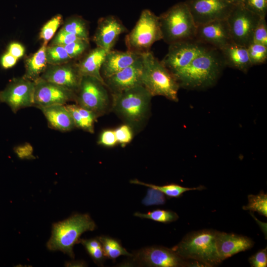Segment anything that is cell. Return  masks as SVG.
Masks as SVG:
<instances>
[{
  "mask_svg": "<svg viewBox=\"0 0 267 267\" xmlns=\"http://www.w3.org/2000/svg\"><path fill=\"white\" fill-rule=\"evenodd\" d=\"M127 31V28L117 17L108 15L98 20L93 41L96 46L108 51L112 50L119 36Z\"/></svg>",
  "mask_w": 267,
  "mask_h": 267,
  "instance_id": "17",
  "label": "cell"
},
{
  "mask_svg": "<svg viewBox=\"0 0 267 267\" xmlns=\"http://www.w3.org/2000/svg\"><path fill=\"white\" fill-rule=\"evenodd\" d=\"M35 83L34 106L38 108L75 101L76 93L73 91L40 77Z\"/></svg>",
  "mask_w": 267,
  "mask_h": 267,
  "instance_id": "14",
  "label": "cell"
},
{
  "mask_svg": "<svg viewBox=\"0 0 267 267\" xmlns=\"http://www.w3.org/2000/svg\"><path fill=\"white\" fill-rule=\"evenodd\" d=\"M261 18L241 5L234 4L226 19L232 42L247 47L253 43L254 31Z\"/></svg>",
  "mask_w": 267,
  "mask_h": 267,
  "instance_id": "8",
  "label": "cell"
},
{
  "mask_svg": "<svg viewBox=\"0 0 267 267\" xmlns=\"http://www.w3.org/2000/svg\"><path fill=\"white\" fill-rule=\"evenodd\" d=\"M236 4L241 5L260 17H266L267 0H240Z\"/></svg>",
  "mask_w": 267,
  "mask_h": 267,
  "instance_id": "35",
  "label": "cell"
},
{
  "mask_svg": "<svg viewBox=\"0 0 267 267\" xmlns=\"http://www.w3.org/2000/svg\"><path fill=\"white\" fill-rule=\"evenodd\" d=\"M133 261L142 266L154 267H189V261L183 259L172 249L159 246L147 247L133 254Z\"/></svg>",
  "mask_w": 267,
  "mask_h": 267,
  "instance_id": "12",
  "label": "cell"
},
{
  "mask_svg": "<svg viewBox=\"0 0 267 267\" xmlns=\"http://www.w3.org/2000/svg\"><path fill=\"white\" fill-rule=\"evenodd\" d=\"M35 81L14 78L0 91V102L6 104L16 113L22 108L34 106Z\"/></svg>",
  "mask_w": 267,
  "mask_h": 267,
  "instance_id": "11",
  "label": "cell"
},
{
  "mask_svg": "<svg viewBox=\"0 0 267 267\" xmlns=\"http://www.w3.org/2000/svg\"><path fill=\"white\" fill-rule=\"evenodd\" d=\"M100 241L105 256L114 260L121 256L132 257L133 254L129 253L116 240L110 237L101 236L97 238Z\"/></svg>",
  "mask_w": 267,
  "mask_h": 267,
  "instance_id": "27",
  "label": "cell"
},
{
  "mask_svg": "<svg viewBox=\"0 0 267 267\" xmlns=\"http://www.w3.org/2000/svg\"><path fill=\"white\" fill-rule=\"evenodd\" d=\"M141 56L142 86L152 96L160 95L177 101L180 87L175 77L150 50Z\"/></svg>",
  "mask_w": 267,
  "mask_h": 267,
  "instance_id": "3",
  "label": "cell"
},
{
  "mask_svg": "<svg viewBox=\"0 0 267 267\" xmlns=\"http://www.w3.org/2000/svg\"><path fill=\"white\" fill-rule=\"evenodd\" d=\"M216 245L220 259L222 261L239 252L251 249L254 242L245 236L217 231Z\"/></svg>",
  "mask_w": 267,
  "mask_h": 267,
  "instance_id": "19",
  "label": "cell"
},
{
  "mask_svg": "<svg viewBox=\"0 0 267 267\" xmlns=\"http://www.w3.org/2000/svg\"><path fill=\"white\" fill-rule=\"evenodd\" d=\"M47 63L49 65H58L72 61L63 46L50 45L45 50Z\"/></svg>",
  "mask_w": 267,
  "mask_h": 267,
  "instance_id": "29",
  "label": "cell"
},
{
  "mask_svg": "<svg viewBox=\"0 0 267 267\" xmlns=\"http://www.w3.org/2000/svg\"><path fill=\"white\" fill-rule=\"evenodd\" d=\"M225 67L220 50L208 46L175 78L180 87L205 89L216 84Z\"/></svg>",
  "mask_w": 267,
  "mask_h": 267,
  "instance_id": "1",
  "label": "cell"
},
{
  "mask_svg": "<svg viewBox=\"0 0 267 267\" xmlns=\"http://www.w3.org/2000/svg\"><path fill=\"white\" fill-rule=\"evenodd\" d=\"M7 52L14 57L19 59L22 57L24 54L25 48L20 44L13 42L9 45Z\"/></svg>",
  "mask_w": 267,
  "mask_h": 267,
  "instance_id": "42",
  "label": "cell"
},
{
  "mask_svg": "<svg viewBox=\"0 0 267 267\" xmlns=\"http://www.w3.org/2000/svg\"><path fill=\"white\" fill-rule=\"evenodd\" d=\"M227 0L235 4L237 3L240 0Z\"/></svg>",
  "mask_w": 267,
  "mask_h": 267,
  "instance_id": "45",
  "label": "cell"
},
{
  "mask_svg": "<svg viewBox=\"0 0 267 267\" xmlns=\"http://www.w3.org/2000/svg\"><path fill=\"white\" fill-rule=\"evenodd\" d=\"M95 228L96 224L89 215L75 214L53 224L51 236L46 246L49 250H59L74 258L73 247L80 242L81 235Z\"/></svg>",
  "mask_w": 267,
  "mask_h": 267,
  "instance_id": "4",
  "label": "cell"
},
{
  "mask_svg": "<svg viewBox=\"0 0 267 267\" xmlns=\"http://www.w3.org/2000/svg\"><path fill=\"white\" fill-rule=\"evenodd\" d=\"M61 29L81 39L89 41L87 22L80 16H73L68 18Z\"/></svg>",
  "mask_w": 267,
  "mask_h": 267,
  "instance_id": "28",
  "label": "cell"
},
{
  "mask_svg": "<svg viewBox=\"0 0 267 267\" xmlns=\"http://www.w3.org/2000/svg\"><path fill=\"white\" fill-rule=\"evenodd\" d=\"M249 262L252 267H266L267 266V247L250 257L249 258Z\"/></svg>",
  "mask_w": 267,
  "mask_h": 267,
  "instance_id": "40",
  "label": "cell"
},
{
  "mask_svg": "<svg viewBox=\"0 0 267 267\" xmlns=\"http://www.w3.org/2000/svg\"><path fill=\"white\" fill-rule=\"evenodd\" d=\"M140 56L141 54L128 50L108 51L101 68V74L104 80L130 66Z\"/></svg>",
  "mask_w": 267,
  "mask_h": 267,
  "instance_id": "20",
  "label": "cell"
},
{
  "mask_svg": "<svg viewBox=\"0 0 267 267\" xmlns=\"http://www.w3.org/2000/svg\"><path fill=\"white\" fill-rule=\"evenodd\" d=\"M226 67L247 73L252 65L247 48L231 42L220 49Z\"/></svg>",
  "mask_w": 267,
  "mask_h": 267,
  "instance_id": "23",
  "label": "cell"
},
{
  "mask_svg": "<svg viewBox=\"0 0 267 267\" xmlns=\"http://www.w3.org/2000/svg\"><path fill=\"white\" fill-rule=\"evenodd\" d=\"M89 46V41L80 40L64 46L70 57L73 59L81 56Z\"/></svg>",
  "mask_w": 267,
  "mask_h": 267,
  "instance_id": "36",
  "label": "cell"
},
{
  "mask_svg": "<svg viewBox=\"0 0 267 267\" xmlns=\"http://www.w3.org/2000/svg\"><path fill=\"white\" fill-rule=\"evenodd\" d=\"M159 20L162 40L168 44L195 40L196 26L185 1L171 7Z\"/></svg>",
  "mask_w": 267,
  "mask_h": 267,
  "instance_id": "5",
  "label": "cell"
},
{
  "mask_svg": "<svg viewBox=\"0 0 267 267\" xmlns=\"http://www.w3.org/2000/svg\"><path fill=\"white\" fill-rule=\"evenodd\" d=\"M61 14H57L48 20L42 28L39 38L43 41V44L47 43L54 36L58 27L62 21Z\"/></svg>",
  "mask_w": 267,
  "mask_h": 267,
  "instance_id": "33",
  "label": "cell"
},
{
  "mask_svg": "<svg viewBox=\"0 0 267 267\" xmlns=\"http://www.w3.org/2000/svg\"><path fill=\"white\" fill-rule=\"evenodd\" d=\"M253 43L267 46V24L266 18H261L254 33Z\"/></svg>",
  "mask_w": 267,
  "mask_h": 267,
  "instance_id": "37",
  "label": "cell"
},
{
  "mask_svg": "<svg viewBox=\"0 0 267 267\" xmlns=\"http://www.w3.org/2000/svg\"><path fill=\"white\" fill-rule=\"evenodd\" d=\"M74 120L76 127L90 133L94 132V124L97 116L91 111L77 104H66Z\"/></svg>",
  "mask_w": 267,
  "mask_h": 267,
  "instance_id": "25",
  "label": "cell"
},
{
  "mask_svg": "<svg viewBox=\"0 0 267 267\" xmlns=\"http://www.w3.org/2000/svg\"><path fill=\"white\" fill-rule=\"evenodd\" d=\"M195 40L219 49L232 42L226 19L217 20L196 26Z\"/></svg>",
  "mask_w": 267,
  "mask_h": 267,
  "instance_id": "16",
  "label": "cell"
},
{
  "mask_svg": "<svg viewBox=\"0 0 267 267\" xmlns=\"http://www.w3.org/2000/svg\"><path fill=\"white\" fill-rule=\"evenodd\" d=\"M142 60L141 56L130 66L104 79L106 87L113 93L142 85Z\"/></svg>",
  "mask_w": 267,
  "mask_h": 267,
  "instance_id": "18",
  "label": "cell"
},
{
  "mask_svg": "<svg viewBox=\"0 0 267 267\" xmlns=\"http://www.w3.org/2000/svg\"><path fill=\"white\" fill-rule=\"evenodd\" d=\"M131 183L142 185L151 189L160 191L170 197L177 198L181 196L183 193L186 191L195 190H202L205 188L203 186H200L197 187H185L177 184H169L165 185H156L152 184L146 183L139 181L137 179L132 180L130 181Z\"/></svg>",
  "mask_w": 267,
  "mask_h": 267,
  "instance_id": "26",
  "label": "cell"
},
{
  "mask_svg": "<svg viewBox=\"0 0 267 267\" xmlns=\"http://www.w3.org/2000/svg\"><path fill=\"white\" fill-rule=\"evenodd\" d=\"M40 78L76 93L82 76L78 64L71 61L58 65L48 64Z\"/></svg>",
  "mask_w": 267,
  "mask_h": 267,
  "instance_id": "15",
  "label": "cell"
},
{
  "mask_svg": "<svg viewBox=\"0 0 267 267\" xmlns=\"http://www.w3.org/2000/svg\"><path fill=\"white\" fill-rule=\"evenodd\" d=\"M46 119L49 127L60 132H68L76 126L66 105H53L39 108Z\"/></svg>",
  "mask_w": 267,
  "mask_h": 267,
  "instance_id": "21",
  "label": "cell"
},
{
  "mask_svg": "<svg viewBox=\"0 0 267 267\" xmlns=\"http://www.w3.org/2000/svg\"><path fill=\"white\" fill-rule=\"evenodd\" d=\"M17 60V58L7 52L2 55L0 60V64L3 69H9L16 64Z\"/></svg>",
  "mask_w": 267,
  "mask_h": 267,
  "instance_id": "43",
  "label": "cell"
},
{
  "mask_svg": "<svg viewBox=\"0 0 267 267\" xmlns=\"http://www.w3.org/2000/svg\"><path fill=\"white\" fill-rule=\"evenodd\" d=\"M247 48L252 66L261 65L266 62L267 46L252 43Z\"/></svg>",
  "mask_w": 267,
  "mask_h": 267,
  "instance_id": "34",
  "label": "cell"
},
{
  "mask_svg": "<svg viewBox=\"0 0 267 267\" xmlns=\"http://www.w3.org/2000/svg\"><path fill=\"white\" fill-rule=\"evenodd\" d=\"M216 231L203 229L189 232L172 249L183 259L197 261L203 267L217 266L222 261L217 251Z\"/></svg>",
  "mask_w": 267,
  "mask_h": 267,
  "instance_id": "2",
  "label": "cell"
},
{
  "mask_svg": "<svg viewBox=\"0 0 267 267\" xmlns=\"http://www.w3.org/2000/svg\"><path fill=\"white\" fill-rule=\"evenodd\" d=\"M185 2L196 26L226 19L234 6L227 0H186Z\"/></svg>",
  "mask_w": 267,
  "mask_h": 267,
  "instance_id": "13",
  "label": "cell"
},
{
  "mask_svg": "<svg viewBox=\"0 0 267 267\" xmlns=\"http://www.w3.org/2000/svg\"><path fill=\"white\" fill-rule=\"evenodd\" d=\"M112 96L114 110L128 125L136 127L144 121L152 96L142 85L113 93Z\"/></svg>",
  "mask_w": 267,
  "mask_h": 267,
  "instance_id": "6",
  "label": "cell"
},
{
  "mask_svg": "<svg viewBox=\"0 0 267 267\" xmlns=\"http://www.w3.org/2000/svg\"><path fill=\"white\" fill-rule=\"evenodd\" d=\"M117 142L122 145L129 143L133 137L131 127L127 124L123 125L114 130Z\"/></svg>",
  "mask_w": 267,
  "mask_h": 267,
  "instance_id": "39",
  "label": "cell"
},
{
  "mask_svg": "<svg viewBox=\"0 0 267 267\" xmlns=\"http://www.w3.org/2000/svg\"><path fill=\"white\" fill-rule=\"evenodd\" d=\"M98 143L106 146H114L117 143L114 130H106L103 131L99 138Z\"/></svg>",
  "mask_w": 267,
  "mask_h": 267,
  "instance_id": "41",
  "label": "cell"
},
{
  "mask_svg": "<svg viewBox=\"0 0 267 267\" xmlns=\"http://www.w3.org/2000/svg\"><path fill=\"white\" fill-rule=\"evenodd\" d=\"M106 85L96 78L82 76L76 92V104L94 113L97 117L103 113L109 103Z\"/></svg>",
  "mask_w": 267,
  "mask_h": 267,
  "instance_id": "9",
  "label": "cell"
},
{
  "mask_svg": "<svg viewBox=\"0 0 267 267\" xmlns=\"http://www.w3.org/2000/svg\"><path fill=\"white\" fill-rule=\"evenodd\" d=\"M85 247L87 252L97 265H102L106 258L100 241L97 238L80 239V242Z\"/></svg>",
  "mask_w": 267,
  "mask_h": 267,
  "instance_id": "32",
  "label": "cell"
},
{
  "mask_svg": "<svg viewBox=\"0 0 267 267\" xmlns=\"http://www.w3.org/2000/svg\"></svg>",
  "mask_w": 267,
  "mask_h": 267,
  "instance_id": "46",
  "label": "cell"
},
{
  "mask_svg": "<svg viewBox=\"0 0 267 267\" xmlns=\"http://www.w3.org/2000/svg\"><path fill=\"white\" fill-rule=\"evenodd\" d=\"M80 40L84 39H81L74 35L68 33L61 29L54 37L51 42L50 45H56L64 46Z\"/></svg>",
  "mask_w": 267,
  "mask_h": 267,
  "instance_id": "38",
  "label": "cell"
},
{
  "mask_svg": "<svg viewBox=\"0 0 267 267\" xmlns=\"http://www.w3.org/2000/svg\"><path fill=\"white\" fill-rule=\"evenodd\" d=\"M14 151L20 158H30L32 156V149L29 145L17 146L14 148Z\"/></svg>",
  "mask_w": 267,
  "mask_h": 267,
  "instance_id": "44",
  "label": "cell"
},
{
  "mask_svg": "<svg viewBox=\"0 0 267 267\" xmlns=\"http://www.w3.org/2000/svg\"><path fill=\"white\" fill-rule=\"evenodd\" d=\"M107 52L105 49L96 46L86 54L77 63L82 76L96 78L105 84L101 74V68Z\"/></svg>",
  "mask_w": 267,
  "mask_h": 267,
  "instance_id": "22",
  "label": "cell"
},
{
  "mask_svg": "<svg viewBox=\"0 0 267 267\" xmlns=\"http://www.w3.org/2000/svg\"><path fill=\"white\" fill-rule=\"evenodd\" d=\"M248 203L243 207L245 210L257 212L259 214L267 217V194L263 191L257 195L248 196Z\"/></svg>",
  "mask_w": 267,
  "mask_h": 267,
  "instance_id": "30",
  "label": "cell"
},
{
  "mask_svg": "<svg viewBox=\"0 0 267 267\" xmlns=\"http://www.w3.org/2000/svg\"><path fill=\"white\" fill-rule=\"evenodd\" d=\"M134 216L142 219H147L163 223H169L177 221L178 215L172 211L157 209L147 213L136 212Z\"/></svg>",
  "mask_w": 267,
  "mask_h": 267,
  "instance_id": "31",
  "label": "cell"
},
{
  "mask_svg": "<svg viewBox=\"0 0 267 267\" xmlns=\"http://www.w3.org/2000/svg\"><path fill=\"white\" fill-rule=\"evenodd\" d=\"M208 46L195 40L171 44L167 53L161 61L175 78Z\"/></svg>",
  "mask_w": 267,
  "mask_h": 267,
  "instance_id": "10",
  "label": "cell"
},
{
  "mask_svg": "<svg viewBox=\"0 0 267 267\" xmlns=\"http://www.w3.org/2000/svg\"><path fill=\"white\" fill-rule=\"evenodd\" d=\"M46 46L47 44H43L35 53L26 60L24 78L35 81L46 69L48 65L45 54Z\"/></svg>",
  "mask_w": 267,
  "mask_h": 267,
  "instance_id": "24",
  "label": "cell"
},
{
  "mask_svg": "<svg viewBox=\"0 0 267 267\" xmlns=\"http://www.w3.org/2000/svg\"><path fill=\"white\" fill-rule=\"evenodd\" d=\"M162 39L159 16L151 10L142 11L132 30L126 36L128 50L141 54L149 51L152 45Z\"/></svg>",
  "mask_w": 267,
  "mask_h": 267,
  "instance_id": "7",
  "label": "cell"
}]
</instances>
